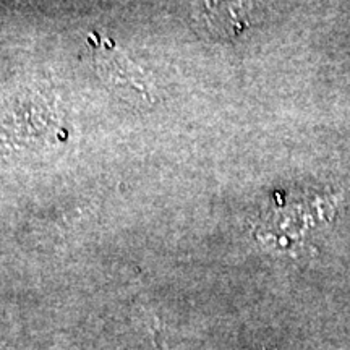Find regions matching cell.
I'll use <instances>...</instances> for the list:
<instances>
[{
  "mask_svg": "<svg viewBox=\"0 0 350 350\" xmlns=\"http://www.w3.org/2000/svg\"><path fill=\"white\" fill-rule=\"evenodd\" d=\"M201 26L214 39H234L255 23V0H200Z\"/></svg>",
  "mask_w": 350,
  "mask_h": 350,
  "instance_id": "6da1fadb",
  "label": "cell"
}]
</instances>
